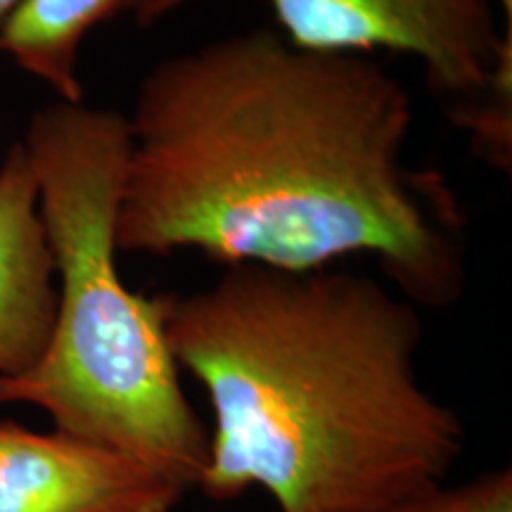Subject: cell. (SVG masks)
Segmentation results:
<instances>
[{"label":"cell","mask_w":512,"mask_h":512,"mask_svg":"<svg viewBox=\"0 0 512 512\" xmlns=\"http://www.w3.org/2000/svg\"><path fill=\"white\" fill-rule=\"evenodd\" d=\"M126 124L119 254L287 273L370 254L415 306L463 297L465 216L406 166L415 102L380 62L259 27L157 62Z\"/></svg>","instance_id":"1"},{"label":"cell","mask_w":512,"mask_h":512,"mask_svg":"<svg viewBox=\"0 0 512 512\" xmlns=\"http://www.w3.org/2000/svg\"><path fill=\"white\" fill-rule=\"evenodd\" d=\"M169 344L214 427L197 489L280 512H389L444 484L458 413L422 387L418 306L351 271L228 266L174 294Z\"/></svg>","instance_id":"2"},{"label":"cell","mask_w":512,"mask_h":512,"mask_svg":"<svg viewBox=\"0 0 512 512\" xmlns=\"http://www.w3.org/2000/svg\"><path fill=\"white\" fill-rule=\"evenodd\" d=\"M22 145L38 183L57 306L41 356L24 373L0 377V403L41 408L57 432L197 489L209 430L183 392L169 344L174 294L128 290L117 264L126 117L57 100L34 112Z\"/></svg>","instance_id":"3"},{"label":"cell","mask_w":512,"mask_h":512,"mask_svg":"<svg viewBox=\"0 0 512 512\" xmlns=\"http://www.w3.org/2000/svg\"><path fill=\"white\" fill-rule=\"evenodd\" d=\"M190 0H143L133 12L140 29ZM280 34L313 53L413 55L432 91L465 105L489 91L512 34L498 29L494 0H268Z\"/></svg>","instance_id":"4"},{"label":"cell","mask_w":512,"mask_h":512,"mask_svg":"<svg viewBox=\"0 0 512 512\" xmlns=\"http://www.w3.org/2000/svg\"><path fill=\"white\" fill-rule=\"evenodd\" d=\"M183 494L112 448L0 422V512H174Z\"/></svg>","instance_id":"5"},{"label":"cell","mask_w":512,"mask_h":512,"mask_svg":"<svg viewBox=\"0 0 512 512\" xmlns=\"http://www.w3.org/2000/svg\"><path fill=\"white\" fill-rule=\"evenodd\" d=\"M57 285L38 183L22 140L0 162V377L41 356L55 320Z\"/></svg>","instance_id":"6"},{"label":"cell","mask_w":512,"mask_h":512,"mask_svg":"<svg viewBox=\"0 0 512 512\" xmlns=\"http://www.w3.org/2000/svg\"><path fill=\"white\" fill-rule=\"evenodd\" d=\"M143 0H22L0 27V53L53 88L57 100L86 102L79 79L83 38Z\"/></svg>","instance_id":"7"},{"label":"cell","mask_w":512,"mask_h":512,"mask_svg":"<svg viewBox=\"0 0 512 512\" xmlns=\"http://www.w3.org/2000/svg\"><path fill=\"white\" fill-rule=\"evenodd\" d=\"M389 512H512V472L498 467L463 484H439Z\"/></svg>","instance_id":"8"},{"label":"cell","mask_w":512,"mask_h":512,"mask_svg":"<svg viewBox=\"0 0 512 512\" xmlns=\"http://www.w3.org/2000/svg\"><path fill=\"white\" fill-rule=\"evenodd\" d=\"M496 8H501L505 17V31L512 34V0H494Z\"/></svg>","instance_id":"9"},{"label":"cell","mask_w":512,"mask_h":512,"mask_svg":"<svg viewBox=\"0 0 512 512\" xmlns=\"http://www.w3.org/2000/svg\"><path fill=\"white\" fill-rule=\"evenodd\" d=\"M19 3H22V0H0V27H3V22L12 15V10H15Z\"/></svg>","instance_id":"10"}]
</instances>
